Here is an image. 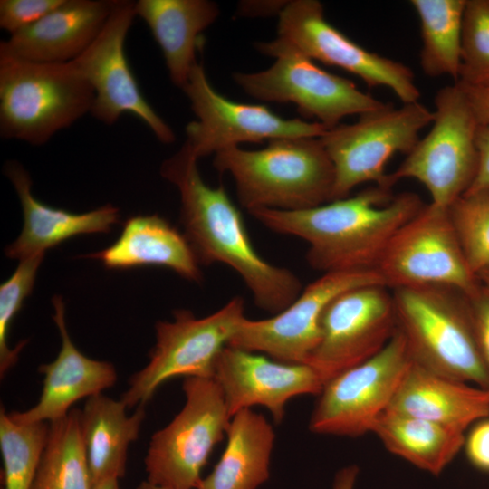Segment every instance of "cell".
<instances>
[{
  "mask_svg": "<svg viewBox=\"0 0 489 489\" xmlns=\"http://www.w3.org/2000/svg\"><path fill=\"white\" fill-rule=\"evenodd\" d=\"M197 162L181 147L162 163L160 173L179 191L184 235L199 264L220 263L231 267L258 308L273 315L279 313L301 293L302 282L291 270L268 263L257 253L224 185H206Z\"/></svg>",
  "mask_w": 489,
  "mask_h": 489,
  "instance_id": "obj_1",
  "label": "cell"
},
{
  "mask_svg": "<svg viewBox=\"0 0 489 489\" xmlns=\"http://www.w3.org/2000/svg\"><path fill=\"white\" fill-rule=\"evenodd\" d=\"M424 205L417 194L394 196L375 185L308 209L249 214L273 232L305 241L308 264L324 273L375 270L390 239Z\"/></svg>",
  "mask_w": 489,
  "mask_h": 489,
  "instance_id": "obj_2",
  "label": "cell"
},
{
  "mask_svg": "<svg viewBox=\"0 0 489 489\" xmlns=\"http://www.w3.org/2000/svg\"><path fill=\"white\" fill-rule=\"evenodd\" d=\"M213 165L230 174L248 212L298 211L332 200L334 168L320 138L273 139L259 150L231 147L216 153Z\"/></svg>",
  "mask_w": 489,
  "mask_h": 489,
  "instance_id": "obj_3",
  "label": "cell"
},
{
  "mask_svg": "<svg viewBox=\"0 0 489 489\" xmlns=\"http://www.w3.org/2000/svg\"><path fill=\"white\" fill-rule=\"evenodd\" d=\"M390 290L398 331L412 360L437 374L489 389L467 297L441 286Z\"/></svg>",
  "mask_w": 489,
  "mask_h": 489,
  "instance_id": "obj_4",
  "label": "cell"
},
{
  "mask_svg": "<svg viewBox=\"0 0 489 489\" xmlns=\"http://www.w3.org/2000/svg\"><path fill=\"white\" fill-rule=\"evenodd\" d=\"M94 91L71 62H37L0 49V135L43 145L91 112Z\"/></svg>",
  "mask_w": 489,
  "mask_h": 489,
  "instance_id": "obj_5",
  "label": "cell"
},
{
  "mask_svg": "<svg viewBox=\"0 0 489 489\" xmlns=\"http://www.w3.org/2000/svg\"><path fill=\"white\" fill-rule=\"evenodd\" d=\"M435 107L432 128L401 165L388 174L386 187L391 189L400 179H415L427 189L429 204L449 209L475 177L479 123L456 82L437 91Z\"/></svg>",
  "mask_w": 489,
  "mask_h": 489,
  "instance_id": "obj_6",
  "label": "cell"
},
{
  "mask_svg": "<svg viewBox=\"0 0 489 489\" xmlns=\"http://www.w3.org/2000/svg\"><path fill=\"white\" fill-rule=\"evenodd\" d=\"M256 46L264 54L274 57V63L264 71L233 76L236 84L254 98L292 102L302 115L316 119L328 129L346 116H360L388 104L361 91L352 81L322 70L280 37Z\"/></svg>",
  "mask_w": 489,
  "mask_h": 489,
  "instance_id": "obj_7",
  "label": "cell"
},
{
  "mask_svg": "<svg viewBox=\"0 0 489 489\" xmlns=\"http://www.w3.org/2000/svg\"><path fill=\"white\" fill-rule=\"evenodd\" d=\"M244 304L235 296L206 317L197 318L191 311L180 309L174 312L172 321H158L149 361L130 377L120 398L127 408L145 406L173 378H213L218 355L246 318Z\"/></svg>",
  "mask_w": 489,
  "mask_h": 489,
  "instance_id": "obj_8",
  "label": "cell"
},
{
  "mask_svg": "<svg viewBox=\"0 0 489 489\" xmlns=\"http://www.w3.org/2000/svg\"><path fill=\"white\" fill-rule=\"evenodd\" d=\"M186 401L168 425L154 433L144 460L149 483L197 489L213 448L226 436L231 416L213 378H185Z\"/></svg>",
  "mask_w": 489,
  "mask_h": 489,
  "instance_id": "obj_9",
  "label": "cell"
},
{
  "mask_svg": "<svg viewBox=\"0 0 489 489\" xmlns=\"http://www.w3.org/2000/svg\"><path fill=\"white\" fill-rule=\"evenodd\" d=\"M434 117V111L419 101L399 108L388 103L360 115L352 124L327 129L320 139L334 168L332 200L349 197L353 188L368 182L386 187L388 160L396 153L408 155Z\"/></svg>",
  "mask_w": 489,
  "mask_h": 489,
  "instance_id": "obj_10",
  "label": "cell"
},
{
  "mask_svg": "<svg viewBox=\"0 0 489 489\" xmlns=\"http://www.w3.org/2000/svg\"><path fill=\"white\" fill-rule=\"evenodd\" d=\"M375 270L389 289L441 286L466 297L481 287L471 271L448 209L424 206L393 235Z\"/></svg>",
  "mask_w": 489,
  "mask_h": 489,
  "instance_id": "obj_11",
  "label": "cell"
},
{
  "mask_svg": "<svg viewBox=\"0 0 489 489\" xmlns=\"http://www.w3.org/2000/svg\"><path fill=\"white\" fill-rule=\"evenodd\" d=\"M411 362L406 340L397 330L378 354L323 385L310 417V431L349 437L370 433Z\"/></svg>",
  "mask_w": 489,
  "mask_h": 489,
  "instance_id": "obj_12",
  "label": "cell"
},
{
  "mask_svg": "<svg viewBox=\"0 0 489 489\" xmlns=\"http://www.w3.org/2000/svg\"><path fill=\"white\" fill-rule=\"evenodd\" d=\"M182 91L197 120L186 127L183 148L197 160L244 142L283 138H321L328 129L317 121L284 119L267 107L232 101L210 84L198 62Z\"/></svg>",
  "mask_w": 489,
  "mask_h": 489,
  "instance_id": "obj_13",
  "label": "cell"
},
{
  "mask_svg": "<svg viewBox=\"0 0 489 489\" xmlns=\"http://www.w3.org/2000/svg\"><path fill=\"white\" fill-rule=\"evenodd\" d=\"M398 330L391 290L369 284L348 290L326 308L320 341L307 364L323 383L378 354Z\"/></svg>",
  "mask_w": 489,
  "mask_h": 489,
  "instance_id": "obj_14",
  "label": "cell"
},
{
  "mask_svg": "<svg viewBox=\"0 0 489 489\" xmlns=\"http://www.w3.org/2000/svg\"><path fill=\"white\" fill-rule=\"evenodd\" d=\"M136 16L134 1L116 0L98 36L71 62L94 91L90 113L95 119L113 125L123 114L130 113L160 142L170 144L175 133L143 96L125 53L126 37Z\"/></svg>",
  "mask_w": 489,
  "mask_h": 489,
  "instance_id": "obj_15",
  "label": "cell"
},
{
  "mask_svg": "<svg viewBox=\"0 0 489 489\" xmlns=\"http://www.w3.org/2000/svg\"><path fill=\"white\" fill-rule=\"evenodd\" d=\"M278 16V37L311 59L343 69L360 78L369 87H387L403 103L418 101L420 91L413 71L349 38L326 20L319 1H287Z\"/></svg>",
  "mask_w": 489,
  "mask_h": 489,
  "instance_id": "obj_16",
  "label": "cell"
},
{
  "mask_svg": "<svg viewBox=\"0 0 489 489\" xmlns=\"http://www.w3.org/2000/svg\"><path fill=\"white\" fill-rule=\"evenodd\" d=\"M369 284L386 285L376 270L324 273L279 313L264 320L246 317L228 345L282 362L307 364L320 341L328 305L340 293Z\"/></svg>",
  "mask_w": 489,
  "mask_h": 489,
  "instance_id": "obj_17",
  "label": "cell"
},
{
  "mask_svg": "<svg viewBox=\"0 0 489 489\" xmlns=\"http://www.w3.org/2000/svg\"><path fill=\"white\" fill-rule=\"evenodd\" d=\"M213 379L223 392L231 417L262 406L278 424L289 400L301 395H319L324 385L309 364L282 362L230 345L218 355Z\"/></svg>",
  "mask_w": 489,
  "mask_h": 489,
  "instance_id": "obj_18",
  "label": "cell"
},
{
  "mask_svg": "<svg viewBox=\"0 0 489 489\" xmlns=\"http://www.w3.org/2000/svg\"><path fill=\"white\" fill-rule=\"evenodd\" d=\"M53 305L61 349L53 361L39 367V372L44 375L39 401L28 410L9 413L20 423L56 421L70 412L73 403L102 393L117 380L111 363L90 359L75 347L67 331L64 302L60 295L53 298Z\"/></svg>",
  "mask_w": 489,
  "mask_h": 489,
  "instance_id": "obj_19",
  "label": "cell"
},
{
  "mask_svg": "<svg viewBox=\"0 0 489 489\" xmlns=\"http://www.w3.org/2000/svg\"><path fill=\"white\" fill-rule=\"evenodd\" d=\"M116 0H64L34 24L0 42V49L22 59L69 62L98 36Z\"/></svg>",
  "mask_w": 489,
  "mask_h": 489,
  "instance_id": "obj_20",
  "label": "cell"
},
{
  "mask_svg": "<svg viewBox=\"0 0 489 489\" xmlns=\"http://www.w3.org/2000/svg\"><path fill=\"white\" fill-rule=\"evenodd\" d=\"M21 203L24 225L18 237L6 246L10 259L19 261L44 253L62 242L85 234L108 233L119 223L120 210L105 205L86 213H72L39 201L32 193V179L16 161L5 166Z\"/></svg>",
  "mask_w": 489,
  "mask_h": 489,
  "instance_id": "obj_21",
  "label": "cell"
},
{
  "mask_svg": "<svg viewBox=\"0 0 489 489\" xmlns=\"http://www.w3.org/2000/svg\"><path fill=\"white\" fill-rule=\"evenodd\" d=\"M388 409L464 432L489 417V389L431 371L412 360Z\"/></svg>",
  "mask_w": 489,
  "mask_h": 489,
  "instance_id": "obj_22",
  "label": "cell"
},
{
  "mask_svg": "<svg viewBox=\"0 0 489 489\" xmlns=\"http://www.w3.org/2000/svg\"><path fill=\"white\" fill-rule=\"evenodd\" d=\"M87 257L109 269L164 267L187 281H203L201 264L185 235L156 214L129 217L111 245Z\"/></svg>",
  "mask_w": 489,
  "mask_h": 489,
  "instance_id": "obj_23",
  "label": "cell"
},
{
  "mask_svg": "<svg viewBox=\"0 0 489 489\" xmlns=\"http://www.w3.org/2000/svg\"><path fill=\"white\" fill-rule=\"evenodd\" d=\"M135 11L159 45L172 83L182 89L197 62L201 33L219 15L217 5L208 0H139Z\"/></svg>",
  "mask_w": 489,
  "mask_h": 489,
  "instance_id": "obj_24",
  "label": "cell"
},
{
  "mask_svg": "<svg viewBox=\"0 0 489 489\" xmlns=\"http://www.w3.org/2000/svg\"><path fill=\"white\" fill-rule=\"evenodd\" d=\"M127 406L102 393L88 398L80 424L92 484L121 478L126 472L129 445L139 436L146 412L144 406L127 415Z\"/></svg>",
  "mask_w": 489,
  "mask_h": 489,
  "instance_id": "obj_25",
  "label": "cell"
},
{
  "mask_svg": "<svg viewBox=\"0 0 489 489\" xmlns=\"http://www.w3.org/2000/svg\"><path fill=\"white\" fill-rule=\"evenodd\" d=\"M226 436L219 461L197 489H257L270 476L273 426L262 414L245 408L231 417Z\"/></svg>",
  "mask_w": 489,
  "mask_h": 489,
  "instance_id": "obj_26",
  "label": "cell"
},
{
  "mask_svg": "<svg viewBox=\"0 0 489 489\" xmlns=\"http://www.w3.org/2000/svg\"><path fill=\"white\" fill-rule=\"evenodd\" d=\"M391 454L439 475L464 447L465 433L441 424L387 409L372 425Z\"/></svg>",
  "mask_w": 489,
  "mask_h": 489,
  "instance_id": "obj_27",
  "label": "cell"
},
{
  "mask_svg": "<svg viewBox=\"0 0 489 489\" xmlns=\"http://www.w3.org/2000/svg\"><path fill=\"white\" fill-rule=\"evenodd\" d=\"M466 0H411L420 22V65L429 77L450 76L456 82Z\"/></svg>",
  "mask_w": 489,
  "mask_h": 489,
  "instance_id": "obj_28",
  "label": "cell"
},
{
  "mask_svg": "<svg viewBox=\"0 0 489 489\" xmlns=\"http://www.w3.org/2000/svg\"><path fill=\"white\" fill-rule=\"evenodd\" d=\"M80 409L49 424L47 442L32 489H91Z\"/></svg>",
  "mask_w": 489,
  "mask_h": 489,
  "instance_id": "obj_29",
  "label": "cell"
},
{
  "mask_svg": "<svg viewBox=\"0 0 489 489\" xmlns=\"http://www.w3.org/2000/svg\"><path fill=\"white\" fill-rule=\"evenodd\" d=\"M46 422L20 423L0 412L4 489H32L47 442Z\"/></svg>",
  "mask_w": 489,
  "mask_h": 489,
  "instance_id": "obj_30",
  "label": "cell"
},
{
  "mask_svg": "<svg viewBox=\"0 0 489 489\" xmlns=\"http://www.w3.org/2000/svg\"><path fill=\"white\" fill-rule=\"evenodd\" d=\"M448 211L467 264L477 277L489 268V191L465 194Z\"/></svg>",
  "mask_w": 489,
  "mask_h": 489,
  "instance_id": "obj_31",
  "label": "cell"
},
{
  "mask_svg": "<svg viewBox=\"0 0 489 489\" xmlns=\"http://www.w3.org/2000/svg\"><path fill=\"white\" fill-rule=\"evenodd\" d=\"M456 82L489 88V0H466Z\"/></svg>",
  "mask_w": 489,
  "mask_h": 489,
  "instance_id": "obj_32",
  "label": "cell"
},
{
  "mask_svg": "<svg viewBox=\"0 0 489 489\" xmlns=\"http://www.w3.org/2000/svg\"><path fill=\"white\" fill-rule=\"evenodd\" d=\"M44 254L21 260L12 275L0 286V375H4L17 362L24 340L14 348L8 344L11 324L21 310L25 298L32 292L38 268Z\"/></svg>",
  "mask_w": 489,
  "mask_h": 489,
  "instance_id": "obj_33",
  "label": "cell"
},
{
  "mask_svg": "<svg viewBox=\"0 0 489 489\" xmlns=\"http://www.w3.org/2000/svg\"><path fill=\"white\" fill-rule=\"evenodd\" d=\"M64 0H1L0 27L11 34L43 18Z\"/></svg>",
  "mask_w": 489,
  "mask_h": 489,
  "instance_id": "obj_34",
  "label": "cell"
},
{
  "mask_svg": "<svg viewBox=\"0 0 489 489\" xmlns=\"http://www.w3.org/2000/svg\"><path fill=\"white\" fill-rule=\"evenodd\" d=\"M472 311L482 356L489 374V290L481 284L479 290L467 297Z\"/></svg>",
  "mask_w": 489,
  "mask_h": 489,
  "instance_id": "obj_35",
  "label": "cell"
},
{
  "mask_svg": "<svg viewBox=\"0 0 489 489\" xmlns=\"http://www.w3.org/2000/svg\"><path fill=\"white\" fill-rule=\"evenodd\" d=\"M463 448L471 465L481 471L489 472V417L475 423L465 438Z\"/></svg>",
  "mask_w": 489,
  "mask_h": 489,
  "instance_id": "obj_36",
  "label": "cell"
},
{
  "mask_svg": "<svg viewBox=\"0 0 489 489\" xmlns=\"http://www.w3.org/2000/svg\"><path fill=\"white\" fill-rule=\"evenodd\" d=\"M475 141L478 153L477 170L465 194L489 191V125L478 126Z\"/></svg>",
  "mask_w": 489,
  "mask_h": 489,
  "instance_id": "obj_37",
  "label": "cell"
},
{
  "mask_svg": "<svg viewBox=\"0 0 489 489\" xmlns=\"http://www.w3.org/2000/svg\"><path fill=\"white\" fill-rule=\"evenodd\" d=\"M456 83L465 92L479 125H489V88Z\"/></svg>",
  "mask_w": 489,
  "mask_h": 489,
  "instance_id": "obj_38",
  "label": "cell"
},
{
  "mask_svg": "<svg viewBox=\"0 0 489 489\" xmlns=\"http://www.w3.org/2000/svg\"><path fill=\"white\" fill-rule=\"evenodd\" d=\"M359 473L356 465L342 467L334 476L332 489H354Z\"/></svg>",
  "mask_w": 489,
  "mask_h": 489,
  "instance_id": "obj_39",
  "label": "cell"
},
{
  "mask_svg": "<svg viewBox=\"0 0 489 489\" xmlns=\"http://www.w3.org/2000/svg\"><path fill=\"white\" fill-rule=\"evenodd\" d=\"M91 489H120L119 485V479L115 477H110L101 480L92 484Z\"/></svg>",
  "mask_w": 489,
  "mask_h": 489,
  "instance_id": "obj_40",
  "label": "cell"
},
{
  "mask_svg": "<svg viewBox=\"0 0 489 489\" xmlns=\"http://www.w3.org/2000/svg\"><path fill=\"white\" fill-rule=\"evenodd\" d=\"M480 283L489 290V268L483 271L477 275Z\"/></svg>",
  "mask_w": 489,
  "mask_h": 489,
  "instance_id": "obj_41",
  "label": "cell"
},
{
  "mask_svg": "<svg viewBox=\"0 0 489 489\" xmlns=\"http://www.w3.org/2000/svg\"><path fill=\"white\" fill-rule=\"evenodd\" d=\"M137 489H166V488H163V487H160V486L152 484L149 483L148 481H143V482L137 487Z\"/></svg>",
  "mask_w": 489,
  "mask_h": 489,
  "instance_id": "obj_42",
  "label": "cell"
}]
</instances>
